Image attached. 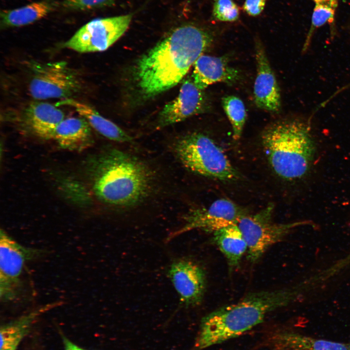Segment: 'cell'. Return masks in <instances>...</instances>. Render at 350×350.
Returning a JSON list of instances; mask_svg holds the SVG:
<instances>
[{"label": "cell", "mask_w": 350, "mask_h": 350, "mask_svg": "<svg viewBox=\"0 0 350 350\" xmlns=\"http://www.w3.org/2000/svg\"><path fill=\"white\" fill-rule=\"evenodd\" d=\"M309 124L299 120H281L268 125L262 143L270 166L286 180L303 178L311 167L315 151Z\"/></svg>", "instance_id": "cell-4"}, {"label": "cell", "mask_w": 350, "mask_h": 350, "mask_svg": "<svg viewBox=\"0 0 350 350\" xmlns=\"http://www.w3.org/2000/svg\"><path fill=\"white\" fill-rule=\"evenodd\" d=\"M132 17L128 14L92 20L81 27L64 46L81 53L105 51L125 32Z\"/></svg>", "instance_id": "cell-9"}, {"label": "cell", "mask_w": 350, "mask_h": 350, "mask_svg": "<svg viewBox=\"0 0 350 350\" xmlns=\"http://www.w3.org/2000/svg\"><path fill=\"white\" fill-rule=\"evenodd\" d=\"M58 304L59 303L45 305L1 326L0 350H17L39 316Z\"/></svg>", "instance_id": "cell-19"}, {"label": "cell", "mask_w": 350, "mask_h": 350, "mask_svg": "<svg viewBox=\"0 0 350 350\" xmlns=\"http://www.w3.org/2000/svg\"><path fill=\"white\" fill-rule=\"evenodd\" d=\"M247 214V210L231 200L217 199L207 208L190 210L184 216V226L170 238L192 229L214 233L223 228L238 224Z\"/></svg>", "instance_id": "cell-10"}, {"label": "cell", "mask_w": 350, "mask_h": 350, "mask_svg": "<svg viewBox=\"0 0 350 350\" xmlns=\"http://www.w3.org/2000/svg\"><path fill=\"white\" fill-rule=\"evenodd\" d=\"M214 242L226 257L231 267L237 266L247 250V245L237 224L213 233Z\"/></svg>", "instance_id": "cell-21"}, {"label": "cell", "mask_w": 350, "mask_h": 350, "mask_svg": "<svg viewBox=\"0 0 350 350\" xmlns=\"http://www.w3.org/2000/svg\"><path fill=\"white\" fill-rule=\"evenodd\" d=\"M70 106L97 132L107 139L121 143H132L133 138L116 124L106 119L94 108L71 98L62 99L57 105Z\"/></svg>", "instance_id": "cell-16"}, {"label": "cell", "mask_w": 350, "mask_h": 350, "mask_svg": "<svg viewBox=\"0 0 350 350\" xmlns=\"http://www.w3.org/2000/svg\"><path fill=\"white\" fill-rule=\"evenodd\" d=\"M288 289L249 294L236 303L222 307L204 317L194 344L201 350L238 337L261 323L270 313L294 299Z\"/></svg>", "instance_id": "cell-3"}, {"label": "cell", "mask_w": 350, "mask_h": 350, "mask_svg": "<svg viewBox=\"0 0 350 350\" xmlns=\"http://www.w3.org/2000/svg\"><path fill=\"white\" fill-rule=\"evenodd\" d=\"M223 108L231 125L233 138L237 140L242 135L246 119L243 101L234 95H226L222 99Z\"/></svg>", "instance_id": "cell-22"}, {"label": "cell", "mask_w": 350, "mask_h": 350, "mask_svg": "<svg viewBox=\"0 0 350 350\" xmlns=\"http://www.w3.org/2000/svg\"><path fill=\"white\" fill-rule=\"evenodd\" d=\"M58 7V3L50 0L35 2L14 9L5 10L0 13V25L3 28L25 26L38 21Z\"/></svg>", "instance_id": "cell-20"}, {"label": "cell", "mask_w": 350, "mask_h": 350, "mask_svg": "<svg viewBox=\"0 0 350 350\" xmlns=\"http://www.w3.org/2000/svg\"><path fill=\"white\" fill-rule=\"evenodd\" d=\"M212 15L219 21L233 22L239 16V9L232 0H214Z\"/></svg>", "instance_id": "cell-24"}, {"label": "cell", "mask_w": 350, "mask_h": 350, "mask_svg": "<svg viewBox=\"0 0 350 350\" xmlns=\"http://www.w3.org/2000/svg\"><path fill=\"white\" fill-rule=\"evenodd\" d=\"M168 275L184 304L193 306L201 302L206 276L198 264L187 259H178L171 264Z\"/></svg>", "instance_id": "cell-12"}, {"label": "cell", "mask_w": 350, "mask_h": 350, "mask_svg": "<svg viewBox=\"0 0 350 350\" xmlns=\"http://www.w3.org/2000/svg\"><path fill=\"white\" fill-rule=\"evenodd\" d=\"M272 350H350V343L321 339L284 331L276 334Z\"/></svg>", "instance_id": "cell-18"}, {"label": "cell", "mask_w": 350, "mask_h": 350, "mask_svg": "<svg viewBox=\"0 0 350 350\" xmlns=\"http://www.w3.org/2000/svg\"><path fill=\"white\" fill-rule=\"evenodd\" d=\"M62 340L64 350H88L80 347L64 336H62Z\"/></svg>", "instance_id": "cell-27"}, {"label": "cell", "mask_w": 350, "mask_h": 350, "mask_svg": "<svg viewBox=\"0 0 350 350\" xmlns=\"http://www.w3.org/2000/svg\"><path fill=\"white\" fill-rule=\"evenodd\" d=\"M90 127L82 117L64 119L55 129L53 139L64 149L82 151L93 143Z\"/></svg>", "instance_id": "cell-17"}, {"label": "cell", "mask_w": 350, "mask_h": 350, "mask_svg": "<svg viewBox=\"0 0 350 350\" xmlns=\"http://www.w3.org/2000/svg\"><path fill=\"white\" fill-rule=\"evenodd\" d=\"M273 210V205H269L256 214L244 216L237 224L247 245L248 258L252 262H257L269 247L301 224L274 223Z\"/></svg>", "instance_id": "cell-7"}, {"label": "cell", "mask_w": 350, "mask_h": 350, "mask_svg": "<svg viewBox=\"0 0 350 350\" xmlns=\"http://www.w3.org/2000/svg\"><path fill=\"white\" fill-rule=\"evenodd\" d=\"M214 39L212 33L194 25L173 31L137 63L136 79L142 94L153 97L176 85Z\"/></svg>", "instance_id": "cell-1"}, {"label": "cell", "mask_w": 350, "mask_h": 350, "mask_svg": "<svg viewBox=\"0 0 350 350\" xmlns=\"http://www.w3.org/2000/svg\"><path fill=\"white\" fill-rule=\"evenodd\" d=\"M266 1V0H245L243 9L249 16H258L263 10Z\"/></svg>", "instance_id": "cell-26"}, {"label": "cell", "mask_w": 350, "mask_h": 350, "mask_svg": "<svg viewBox=\"0 0 350 350\" xmlns=\"http://www.w3.org/2000/svg\"><path fill=\"white\" fill-rule=\"evenodd\" d=\"M23 113L24 121L32 132L45 139L53 138L55 129L65 119L61 109L43 102L31 103Z\"/></svg>", "instance_id": "cell-15"}, {"label": "cell", "mask_w": 350, "mask_h": 350, "mask_svg": "<svg viewBox=\"0 0 350 350\" xmlns=\"http://www.w3.org/2000/svg\"><path fill=\"white\" fill-rule=\"evenodd\" d=\"M255 50L257 73L253 88L254 102L262 109L278 112L281 106L280 88L264 48L258 39H256Z\"/></svg>", "instance_id": "cell-13"}, {"label": "cell", "mask_w": 350, "mask_h": 350, "mask_svg": "<svg viewBox=\"0 0 350 350\" xmlns=\"http://www.w3.org/2000/svg\"><path fill=\"white\" fill-rule=\"evenodd\" d=\"M315 3L323 2V1H337L338 0H313Z\"/></svg>", "instance_id": "cell-28"}, {"label": "cell", "mask_w": 350, "mask_h": 350, "mask_svg": "<svg viewBox=\"0 0 350 350\" xmlns=\"http://www.w3.org/2000/svg\"><path fill=\"white\" fill-rule=\"evenodd\" d=\"M192 79L202 90L216 83L233 85L241 78L240 71L229 64L227 56L201 55L193 65Z\"/></svg>", "instance_id": "cell-14"}, {"label": "cell", "mask_w": 350, "mask_h": 350, "mask_svg": "<svg viewBox=\"0 0 350 350\" xmlns=\"http://www.w3.org/2000/svg\"><path fill=\"white\" fill-rule=\"evenodd\" d=\"M31 66L28 90L35 99L70 98L82 89L80 76L66 62H34Z\"/></svg>", "instance_id": "cell-6"}, {"label": "cell", "mask_w": 350, "mask_h": 350, "mask_svg": "<svg viewBox=\"0 0 350 350\" xmlns=\"http://www.w3.org/2000/svg\"><path fill=\"white\" fill-rule=\"evenodd\" d=\"M173 149L180 162L192 172L224 181L239 177L222 149L204 134L193 132L180 137Z\"/></svg>", "instance_id": "cell-5"}, {"label": "cell", "mask_w": 350, "mask_h": 350, "mask_svg": "<svg viewBox=\"0 0 350 350\" xmlns=\"http://www.w3.org/2000/svg\"><path fill=\"white\" fill-rule=\"evenodd\" d=\"M208 102L203 90L199 88L192 78L186 79L179 94L168 103L160 111L158 127H164L184 121L193 115L204 112Z\"/></svg>", "instance_id": "cell-11"}, {"label": "cell", "mask_w": 350, "mask_h": 350, "mask_svg": "<svg viewBox=\"0 0 350 350\" xmlns=\"http://www.w3.org/2000/svg\"><path fill=\"white\" fill-rule=\"evenodd\" d=\"M337 1H323L315 3L312 17L311 25L307 34L302 51L305 52L310 44L314 31L327 22L333 20Z\"/></svg>", "instance_id": "cell-23"}, {"label": "cell", "mask_w": 350, "mask_h": 350, "mask_svg": "<svg viewBox=\"0 0 350 350\" xmlns=\"http://www.w3.org/2000/svg\"><path fill=\"white\" fill-rule=\"evenodd\" d=\"M89 167L93 192L107 205L132 208L144 202L153 192L155 175L152 169L125 152L105 150L92 159Z\"/></svg>", "instance_id": "cell-2"}, {"label": "cell", "mask_w": 350, "mask_h": 350, "mask_svg": "<svg viewBox=\"0 0 350 350\" xmlns=\"http://www.w3.org/2000/svg\"><path fill=\"white\" fill-rule=\"evenodd\" d=\"M115 0H64L62 5L70 10H88L102 7L113 3Z\"/></svg>", "instance_id": "cell-25"}, {"label": "cell", "mask_w": 350, "mask_h": 350, "mask_svg": "<svg viewBox=\"0 0 350 350\" xmlns=\"http://www.w3.org/2000/svg\"><path fill=\"white\" fill-rule=\"evenodd\" d=\"M42 249L24 246L3 229L0 232V298L4 302L18 297L25 264L44 254Z\"/></svg>", "instance_id": "cell-8"}]
</instances>
